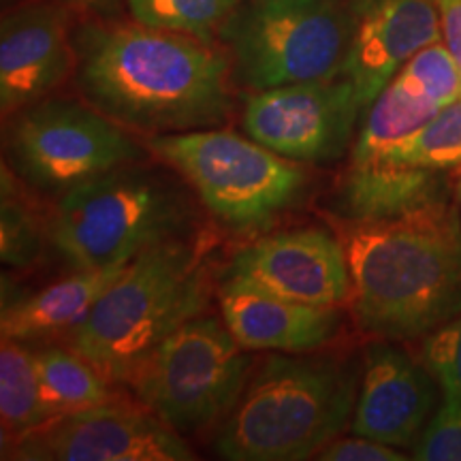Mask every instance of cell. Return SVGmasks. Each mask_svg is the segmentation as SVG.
Listing matches in <instances>:
<instances>
[{"label": "cell", "instance_id": "cell-1", "mask_svg": "<svg viewBox=\"0 0 461 461\" xmlns=\"http://www.w3.org/2000/svg\"><path fill=\"white\" fill-rule=\"evenodd\" d=\"M75 84L124 129L169 135L216 129L230 107V58L214 43L143 24L75 31Z\"/></svg>", "mask_w": 461, "mask_h": 461}, {"label": "cell", "instance_id": "cell-2", "mask_svg": "<svg viewBox=\"0 0 461 461\" xmlns=\"http://www.w3.org/2000/svg\"><path fill=\"white\" fill-rule=\"evenodd\" d=\"M350 310L376 339L428 338L461 314V214L445 203L384 222L338 224Z\"/></svg>", "mask_w": 461, "mask_h": 461}, {"label": "cell", "instance_id": "cell-3", "mask_svg": "<svg viewBox=\"0 0 461 461\" xmlns=\"http://www.w3.org/2000/svg\"><path fill=\"white\" fill-rule=\"evenodd\" d=\"M361 366L333 355H272L222 419L214 448L230 461L316 457L353 420Z\"/></svg>", "mask_w": 461, "mask_h": 461}, {"label": "cell", "instance_id": "cell-4", "mask_svg": "<svg viewBox=\"0 0 461 461\" xmlns=\"http://www.w3.org/2000/svg\"><path fill=\"white\" fill-rule=\"evenodd\" d=\"M210 297V272L197 241H165L126 265L88 316L67 333V344L112 383L124 384L143 357L203 314Z\"/></svg>", "mask_w": 461, "mask_h": 461}, {"label": "cell", "instance_id": "cell-5", "mask_svg": "<svg viewBox=\"0 0 461 461\" xmlns=\"http://www.w3.org/2000/svg\"><path fill=\"white\" fill-rule=\"evenodd\" d=\"M45 224L51 246L73 269H107L190 238L194 207L171 176L137 160L58 197Z\"/></svg>", "mask_w": 461, "mask_h": 461}, {"label": "cell", "instance_id": "cell-6", "mask_svg": "<svg viewBox=\"0 0 461 461\" xmlns=\"http://www.w3.org/2000/svg\"><path fill=\"white\" fill-rule=\"evenodd\" d=\"M146 148L194 190L216 221L230 229L265 227L299 203L308 186V176L297 160L233 131L154 135Z\"/></svg>", "mask_w": 461, "mask_h": 461}, {"label": "cell", "instance_id": "cell-7", "mask_svg": "<svg viewBox=\"0 0 461 461\" xmlns=\"http://www.w3.org/2000/svg\"><path fill=\"white\" fill-rule=\"evenodd\" d=\"M221 41L250 90L338 77L350 41L348 0H244Z\"/></svg>", "mask_w": 461, "mask_h": 461}, {"label": "cell", "instance_id": "cell-8", "mask_svg": "<svg viewBox=\"0 0 461 461\" xmlns=\"http://www.w3.org/2000/svg\"><path fill=\"white\" fill-rule=\"evenodd\" d=\"M250 366L224 321L199 314L143 357L124 384L171 429L190 434L227 417L244 393Z\"/></svg>", "mask_w": 461, "mask_h": 461}, {"label": "cell", "instance_id": "cell-9", "mask_svg": "<svg viewBox=\"0 0 461 461\" xmlns=\"http://www.w3.org/2000/svg\"><path fill=\"white\" fill-rule=\"evenodd\" d=\"M5 131L11 171L50 197L143 160V148L124 126L84 99H48L9 115Z\"/></svg>", "mask_w": 461, "mask_h": 461}, {"label": "cell", "instance_id": "cell-10", "mask_svg": "<svg viewBox=\"0 0 461 461\" xmlns=\"http://www.w3.org/2000/svg\"><path fill=\"white\" fill-rule=\"evenodd\" d=\"M22 461H190L193 448L148 408L105 402L56 414L3 442Z\"/></svg>", "mask_w": 461, "mask_h": 461}, {"label": "cell", "instance_id": "cell-11", "mask_svg": "<svg viewBox=\"0 0 461 461\" xmlns=\"http://www.w3.org/2000/svg\"><path fill=\"white\" fill-rule=\"evenodd\" d=\"M361 113L353 82L338 75L255 92L241 113V126L248 137L282 157L325 165L353 146Z\"/></svg>", "mask_w": 461, "mask_h": 461}, {"label": "cell", "instance_id": "cell-12", "mask_svg": "<svg viewBox=\"0 0 461 461\" xmlns=\"http://www.w3.org/2000/svg\"><path fill=\"white\" fill-rule=\"evenodd\" d=\"M224 278L310 305L339 308L350 302V272L342 240L319 227L263 235L235 252Z\"/></svg>", "mask_w": 461, "mask_h": 461}, {"label": "cell", "instance_id": "cell-13", "mask_svg": "<svg viewBox=\"0 0 461 461\" xmlns=\"http://www.w3.org/2000/svg\"><path fill=\"white\" fill-rule=\"evenodd\" d=\"M77 51L68 7L32 0L3 15L0 107L5 118L48 99L75 73Z\"/></svg>", "mask_w": 461, "mask_h": 461}, {"label": "cell", "instance_id": "cell-14", "mask_svg": "<svg viewBox=\"0 0 461 461\" xmlns=\"http://www.w3.org/2000/svg\"><path fill=\"white\" fill-rule=\"evenodd\" d=\"M350 41L344 77L366 109L411 58L440 41L438 0H348Z\"/></svg>", "mask_w": 461, "mask_h": 461}, {"label": "cell", "instance_id": "cell-15", "mask_svg": "<svg viewBox=\"0 0 461 461\" xmlns=\"http://www.w3.org/2000/svg\"><path fill=\"white\" fill-rule=\"evenodd\" d=\"M436 384L425 363L395 342L376 339L363 355L350 431L397 448L414 447L434 412Z\"/></svg>", "mask_w": 461, "mask_h": 461}, {"label": "cell", "instance_id": "cell-16", "mask_svg": "<svg viewBox=\"0 0 461 461\" xmlns=\"http://www.w3.org/2000/svg\"><path fill=\"white\" fill-rule=\"evenodd\" d=\"M218 308L246 350L310 353L333 342L344 325L339 308L293 302L230 278L218 288Z\"/></svg>", "mask_w": 461, "mask_h": 461}, {"label": "cell", "instance_id": "cell-17", "mask_svg": "<svg viewBox=\"0 0 461 461\" xmlns=\"http://www.w3.org/2000/svg\"><path fill=\"white\" fill-rule=\"evenodd\" d=\"M448 173L391 160L350 163L333 193V212L342 222H384L453 203Z\"/></svg>", "mask_w": 461, "mask_h": 461}, {"label": "cell", "instance_id": "cell-18", "mask_svg": "<svg viewBox=\"0 0 461 461\" xmlns=\"http://www.w3.org/2000/svg\"><path fill=\"white\" fill-rule=\"evenodd\" d=\"M122 267L73 269L68 278L43 286L28 295L5 299L0 331L3 339H43L54 333H68L77 327L107 286L122 274Z\"/></svg>", "mask_w": 461, "mask_h": 461}, {"label": "cell", "instance_id": "cell-19", "mask_svg": "<svg viewBox=\"0 0 461 461\" xmlns=\"http://www.w3.org/2000/svg\"><path fill=\"white\" fill-rule=\"evenodd\" d=\"M438 105L412 95L397 79L363 109L359 135L350 149V163H370L387 157L408 137L423 129L438 113Z\"/></svg>", "mask_w": 461, "mask_h": 461}, {"label": "cell", "instance_id": "cell-20", "mask_svg": "<svg viewBox=\"0 0 461 461\" xmlns=\"http://www.w3.org/2000/svg\"><path fill=\"white\" fill-rule=\"evenodd\" d=\"M39 384L51 417L113 402V391L105 374L73 348L48 346L34 350Z\"/></svg>", "mask_w": 461, "mask_h": 461}, {"label": "cell", "instance_id": "cell-21", "mask_svg": "<svg viewBox=\"0 0 461 461\" xmlns=\"http://www.w3.org/2000/svg\"><path fill=\"white\" fill-rule=\"evenodd\" d=\"M0 419L3 442L51 419L41 395L34 350L20 339H3L0 348Z\"/></svg>", "mask_w": 461, "mask_h": 461}, {"label": "cell", "instance_id": "cell-22", "mask_svg": "<svg viewBox=\"0 0 461 461\" xmlns=\"http://www.w3.org/2000/svg\"><path fill=\"white\" fill-rule=\"evenodd\" d=\"M137 24L214 43L224 22L244 0H124Z\"/></svg>", "mask_w": 461, "mask_h": 461}, {"label": "cell", "instance_id": "cell-23", "mask_svg": "<svg viewBox=\"0 0 461 461\" xmlns=\"http://www.w3.org/2000/svg\"><path fill=\"white\" fill-rule=\"evenodd\" d=\"M378 160L423 167L434 171H453L461 167V95L438 113L423 129L391 149Z\"/></svg>", "mask_w": 461, "mask_h": 461}, {"label": "cell", "instance_id": "cell-24", "mask_svg": "<svg viewBox=\"0 0 461 461\" xmlns=\"http://www.w3.org/2000/svg\"><path fill=\"white\" fill-rule=\"evenodd\" d=\"M3 216H0V257L15 269L32 267L43 252L48 224L31 210L17 193L9 165H3Z\"/></svg>", "mask_w": 461, "mask_h": 461}, {"label": "cell", "instance_id": "cell-25", "mask_svg": "<svg viewBox=\"0 0 461 461\" xmlns=\"http://www.w3.org/2000/svg\"><path fill=\"white\" fill-rule=\"evenodd\" d=\"M403 88L445 107L461 95V68L445 43L436 41L417 51L395 75Z\"/></svg>", "mask_w": 461, "mask_h": 461}, {"label": "cell", "instance_id": "cell-26", "mask_svg": "<svg viewBox=\"0 0 461 461\" xmlns=\"http://www.w3.org/2000/svg\"><path fill=\"white\" fill-rule=\"evenodd\" d=\"M425 367L447 403H461V314L423 339Z\"/></svg>", "mask_w": 461, "mask_h": 461}, {"label": "cell", "instance_id": "cell-27", "mask_svg": "<svg viewBox=\"0 0 461 461\" xmlns=\"http://www.w3.org/2000/svg\"><path fill=\"white\" fill-rule=\"evenodd\" d=\"M414 459L461 461V403L442 402L414 445Z\"/></svg>", "mask_w": 461, "mask_h": 461}, {"label": "cell", "instance_id": "cell-28", "mask_svg": "<svg viewBox=\"0 0 461 461\" xmlns=\"http://www.w3.org/2000/svg\"><path fill=\"white\" fill-rule=\"evenodd\" d=\"M316 459L321 461H403L408 459L397 447L372 440L366 436L333 438L321 448Z\"/></svg>", "mask_w": 461, "mask_h": 461}, {"label": "cell", "instance_id": "cell-29", "mask_svg": "<svg viewBox=\"0 0 461 461\" xmlns=\"http://www.w3.org/2000/svg\"><path fill=\"white\" fill-rule=\"evenodd\" d=\"M440 7L442 41L461 68V0H438Z\"/></svg>", "mask_w": 461, "mask_h": 461}, {"label": "cell", "instance_id": "cell-30", "mask_svg": "<svg viewBox=\"0 0 461 461\" xmlns=\"http://www.w3.org/2000/svg\"><path fill=\"white\" fill-rule=\"evenodd\" d=\"M54 3L65 5L68 9L92 11V14H112L120 0H54Z\"/></svg>", "mask_w": 461, "mask_h": 461}, {"label": "cell", "instance_id": "cell-31", "mask_svg": "<svg viewBox=\"0 0 461 461\" xmlns=\"http://www.w3.org/2000/svg\"><path fill=\"white\" fill-rule=\"evenodd\" d=\"M455 203H457L459 214H461V176H459L457 184H455Z\"/></svg>", "mask_w": 461, "mask_h": 461}]
</instances>
